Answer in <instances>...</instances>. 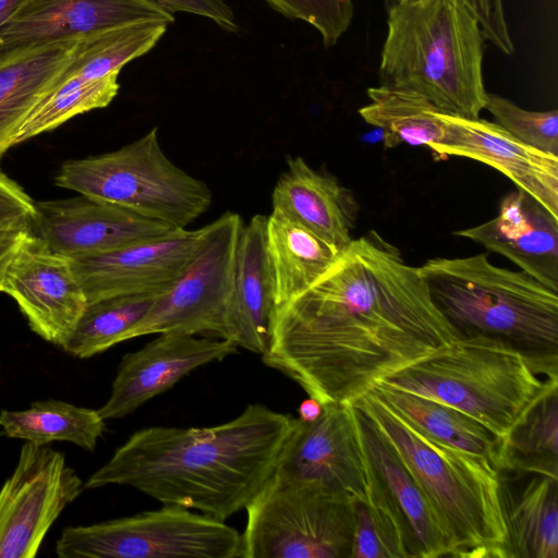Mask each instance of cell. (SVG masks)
<instances>
[{
	"label": "cell",
	"mask_w": 558,
	"mask_h": 558,
	"mask_svg": "<svg viewBox=\"0 0 558 558\" xmlns=\"http://www.w3.org/2000/svg\"><path fill=\"white\" fill-rule=\"evenodd\" d=\"M457 339L420 268L369 232L274 308L262 360L322 405L352 403L376 381Z\"/></svg>",
	"instance_id": "1"
},
{
	"label": "cell",
	"mask_w": 558,
	"mask_h": 558,
	"mask_svg": "<svg viewBox=\"0 0 558 558\" xmlns=\"http://www.w3.org/2000/svg\"><path fill=\"white\" fill-rule=\"evenodd\" d=\"M295 417L248 404L208 427L151 426L133 433L84 483L130 486L166 506L225 521L272 476Z\"/></svg>",
	"instance_id": "2"
},
{
	"label": "cell",
	"mask_w": 558,
	"mask_h": 558,
	"mask_svg": "<svg viewBox=\"0 0 558 558\" xmlns=\"http://www.w3.org/2000/svg\"><path fill=\"white\" fill-rule=\"evenodd\" d=\"M429 295L458 338L502 342L558 371V292L486 254L432 258L418 267Z\"/></svg>",
	"instance_id": "3"
},
{
	"label": "cell",
	"mask_w": 558,
	"mask_h": 558,
	"mask_svg": "<svg viewBox=\"0 0 558 558\" xmlns=\"http://www.w3.org/2000/svg\"><path fill=\"white\" fill-rule=\"evenodd\" d=\"M380 85L416 93L439 111L480 118L484 40L463 0H418L388 11Z\"/></svg>",
	"instance_id": "4"
},
{
	"label": "cell",
	"mask_w": 558,
	"mask_h": 558,
	"mask_svg": "<svg viewBox=\"0 0 558 558\" xmlns=\"http://www.w3.org/2000/svg\"><path fill=\"white\" fill-rule=\"evenodd\" d=\"M376 383L453 407L504 439L539 399L558 388V371L497 340L471 337L458 338Z\"/></svg>",
	"instance_id": "5"
},
{
	"label": "cell",
	"mask_w": 558,
	"mask_h": 558,
	"mask_svg": "<svg viewBox=\"0 0 558 558\" xmlns=\"http://www.w3.org/2000/svg\"><path fill=\"white\" fill-rule=\"evenodd\" d=\"M411 473L445 529L451 557L500 558L506 539L497 470L433 440L367 391L355 401Z\"/></svg>",
	"instance_id": "6"
},
{
	"label": "cell",
	"mask_w": 558,
	"mask_h": 558,
	"mask_svg": "<svg viewBox=\"0 0 558 558\" xmlns=\"http://www.w3.org/2000/svg\"><path fill=\"white\" fill-rule=\"evenodd\" d=\"M54 183L174 229H186L213 201L204 181L167 157L157 128L119 149L63 162Z\"/></svg>",
	"instance_id": "7"
},
{
	"label": "cell",
	"mask_w": 558,
	"mask_h": 558,
	"mask_svg": "<svg viewBox=\"0 0 558 558\" xmlns=\"http://www.w3.org/2000/svg\"><path fill=\"white\" fill-rule=\"evenodd\" d=\"M240 558H351L352 497L276 473L244 509Z\"/></svg>",
	"instance_id": "8"
},
{
	"label": "cell",
	"mask_w": 558,
	"mask_h": 558,
	"mask_svg": "<svg viewBox=\"0 0 558 558\" xmlns=\"http://www.w3.org/2000/svg\"><path fill=\"white\" fill-rule=\"evenodd\" d=\"M241 534L225 521L177 506L65 527L60 558H240Z\"/></svg>",
	"instance_id": "9"
},
{
	"label": "cell",
	"mask_w": 558,
	"mask_h": 558,
	"mask_svg": "<svg viewBox=\"0 0 558 558\" xmlns=\"http://www.w3.org/2000/svg\"><path fill=\"white\" fill-rule=\"evenodd\" d=\"M243 226L239 214L227 211L202 227L190 260L156 298L129 340L162 332L210 333L223 339Z\"/></svg>",
	"instance_id": "10"
},
{
	"label": "cell",
	"mask_w": 558,
	"mask_h": 558,
	"mask_svg": "<svg viewBox=\"0 0 558 558\" xmlns=\"http://www.w3.org/2000/svg\"><path fill=\"white\" fill-rule=\"evenodd\" d=\"M83 489L61 451L26 441L0 489V558H34L53 522Z\"/></svg>",
	"instance_id": "11"
},
{
	"label": "cell",
	"mask_w": 558,
	"mask_h": 558,
	"mask_svg": "<svg viewBox=\"0 0 558 558\" xmlns=\"http://www.w3.org/2000/svg\"><path fill=\"white\" fill-rule=\"evenodd\" d=\"M2 292L14 299L35 333L60 348L87 304L72 259L50 250L32 230L7 266Z\"/></svg>",
	"instance_id": "12"
},
{
	"label": "cell",
	"mask_w": 558,
	"mask_h": 558,
	"mask_svg": "<svg viewBox=\"0 0 558 558\" xmlns=\"http://www.w3.org/2000/svg\"><path fill=\"white\" fill-rule=\"evenodd\" d=\"M274 473L315 481L352 498L364 496L366 470L350 403L325 404L312 422L295 417Z\"/></svg>",
	"instance_id": "13"
},
{
	"label": "cell",
	"mask_w": 558,
	"mask_h": 558,
	"mask_svg": "<svg viewBox=\"0 0 558 558\" xmlns=\"http://www.w3.org/2000/svg\"><path fill=\"white\" fill-rule=\"evenodd\" d=\"M34 203L32 233L70 258L168 234L174 228L84 195Z\"/></svg>",
	"instance_id": "14"
},
{
	"label": "cell",
	"mask_w": 558,
	"mask_h": 558,
	"mask_svg": "<svg viewBox=\"0 0 558 558\" xmlns=\"http://www.w3.org/2000/svg\"><path fill=\"white\" fill-rule=\"evenodd\" d=\"M350 407L367 489L381 498L398 520L411 558L451 557L448 535L411 473L369 415L355 402Z\"/></svg>",
	"instance_id": "15"
},
{
	"label": "cell",
	"mask_w": 558,
	"mask_h": 558,
	"mask_svg": "<svg viewBox=\"0 0 558 558\" xmlns=\"http://www.w3.org/2000/svg\"><path fill=\"white\" fill-rule=\"evenodd\" d=\"M202 234L172 232L111 251L73 257V268L87 302L104 298L162 292L181 274Z\"/></svg>",
	"instance_id": "16"
},
{
	"label": "cell",
	"mask_w": 558,
	"mask_h": 558,
	"mask_svg": "<svg viewBox=\"0 0 558 558\" xmlns=\"http://www.w3.org/2000/svg\"><path fill=\"white\" fill-rule=\"evenodd\" d=\"M227 339L162 332L142 349L125 354L111 393L97 411L106 420L122 418L165 392L192 371L238 352Z\"/></svg>",
	"instance_id": "17"
},
{
	"label": "cell",
	"mask_w": 558,
	"mask_h": 558,
	"mask_svg": "<svg viewBox=\"0 0 558 558\" xmlns=\"http://www.w3.org/2000/svg\"><path fill=\"white\" fill-rule=\"evenodd\" d=\"M145 21L174 17L150 0H25L0 26V54Z\"/></svg>",
	"instance_id": "18"
},
{
	"label": "cell",
	"mask_w": 558,
	"mask_h": 558,
	"mask_svg": "<svg viewBox=\"0 0 558 558\" xmlns=\"http://www.w3.org/2000/svg\"><path fill=\"white\" fill-rule=\"evenodd\" d=\"M442 141L432 148L440 157L459 156L495 168L558 218V156L533 148L497 123L440 112Z\"/></svg>",
	"instance_id": "19"
},
{
	"label": "cell",
	"mask_w": 558,
	"mask_h": 558,
	"mask_svg": "<svg viewBox=\"0 0 558 558\" xmlns=\"http://www.w3.org/2000/svg\"><path fill=\"white\" fill-rule=\"evenodd\" d=\"M454 235L505 256L558 292V218L526 192L507 194L495 218Z\"/></svg>",
	"instance_id": "20"
},
{
	"label": "cell",
	"mask_w": 558,
	"mask_h": 558,
	"mask_svg": "<svg viewBox=\"0 0 558 558\" xmlns=\"http://www.w3.org/2000/svg\"><path fill=\"white\" fill-rule=\"evenodd\" d=\"M506 526L500 558H558V477L498 469Z\"/></svg>",
	"instance_id": "21"
},
{
	"label": "cell",
	"mask_w": 558,
	"mask_h": 558,
	"mask_svg": "<svg viewBox=\"0 0 558 558\" xmlns=\"http://www.w3.org/2000/svg\"><path fill=\"white\" fill-rule=\"evenodd\" d=\"M276 209L343 251L353 240L359 205L352 192L331 174L291 157L271 194Z\"/></svg>",
	"instance_id": "22"
},
{
	"label": "cell",
	"mask_w": 558,
	"mask_h": 558,
	"mask_svg": "<svg viewBox=\"0 0 558 558\" xmlns=\"http://www.w3.org/2000/svg\"><path fill=\"white\" fill-rule=\"evenodd\" d=\"M266 215L243 226L235 258L234 281L223 339L264 355L270 339L275 307L266 248Z\"/></svg>",
	"instance_id": "23"
},
{
	"label": "cell",
	"mask_w": 558,
	"mask_h": 558,
	"mask_svg": "<svg viewBox=\"0 0 558 558\" xmlns=\"http://www.w3.org/2000/svg\"><path fill=\"white\" fill-rule=\"evenodd\" d=\"M80 38L37 44L0 54V163L14 146L23 122L49 95L71 61Z\"/></svg>",
	"instance_id": "24"
},
{
	"label": "cell",
	"mask_w": 558,
	"mask_h": 558,
	"mask_svg": "<svg viewBox=\"0 0 558 558\" xmlns=\"http://www.w3.org/2000/svg\"><path fill=\"white\" fill-rule=\"evenodd\" d=\"M428 438L484 459L498 469L502 438L470 415L440 401L376 383L368 390Z\"/></svg>",
	"instance_id": "25"
},
{
	"label": "cell",
	"mask_w": 558,
	"mask_h": 558,
	"mask_svg": "<svg viewBox=\"0 0 558 558\" xmlns=\"http://www.w3.org/2000/svg\"><path fill=\"white\" fill-rule=\"evenodd\" d=\"M266 248L275 307L308 288L342 252L276 209L267 215Z\"/></svg>",
	"instance_id": "26"
},
{
	"label": "cell",
	"mask_w": 558,
	"mask_h": 558,
	"mask_svg": "<svg viewBox=\"0 0 558 558\" xmlns=\"http://www.w3.org/2000/svg\"><path fill=\"white\" fill-rule=\"evenodd\" d=\"M168 26L169 24L161 21H145L81 37L71 61L57 78L49 95L66 82L85 83L120 72L126 63L153 49Z\"/></svg>",
	"instance_id": "27"
},
{
	"label": "cell",
	"mask_w": 558,
	"mask_h": 558,
	"mask_svg": "<svg viewBox=\"0 0 558 558\" xmlns=\"http://www.w3.org/2000/svg\"><path fill=\"white\" fill-rule=\"evenodd\" d=\"M367 96L369 102L359 113L383 132L386 148L408 144L432 149L445 137L441 111L423 96L385 85L368 88Z\"/></svg>",
	"instance_id": "28"
},
{
	"label": "cell",
	"mask_w": 558,
	"mask_h": 558,
	"mask_svg": "<svg viewBox=\"0 0 558 558\" xmlns=\"http://www.w3.org/2000/svg\"><path fill=\"white\" fill-rule=\"evenodd\" d=\"M2 434L35 445L69 441L94 451L106 424L97 410L60 400L35 401L23 410L0 412Z\"/></svg>",
	"instance_id": "29"
},
{
	"label": "cell",
	"mask_w": 558,
	"mask_h": 558,
	"mask_svg": "<svg viewBox=\"0 0 558 558\" xmlns=\"http://www.w3.org/2000/svg\"><path fill=\"white\" fill-rule=\"evenodd\" d=\"M160 293L123 294L87 302L61 349L75 357L87 359L129 340Z\"/></svg>",
	"instance_id": "30"
},
{
	"label": "cell",
	"mask_w": 558,
	"mask_h": 558,
	"mask_svg": "<svg viewBox=\"0 0 558 558\" xmlns=\"http://www.w3.org/2000/svg\"><path fill=\"white\" fill-rule=\"evenodd\" d=\"M498 469L558 477V388L539 399L504 438Z\"/></svg>",
	"instance_id": "31"
},
{
	"label": "cell",
	"mask_w": 558,
	"mask_h": 558,
	"mask_svg": "<svg viewBox=\"0 0 558 558\" xmlns=\"http://www.w3.org/2000/svg\"><path fill=\"white\" fill-rule=\"evenodd\" d=\"M119 73L85 83L61 84L26 118L14 137V145L54 130L77 114L107 107L119 92Z\"/></svg>",
	"instance_id": "32"
},
{
	"label": "cell",
	"mask_w": 558,
	"mask_h": 558,
	"mask_svg": "<svg viewBox=\"0 0 558 558\" xmlns=\"http://www.w3.org/2000/svg\"><path fill=\"white\" fill-rule=\"evenodd\" d=\"M354 534L351 558H411L401 526L374 492L352 498Z\"/></svg>",
	"instance_id": "33"
},
{
	"label": "cell",
	"mask_w": 558,
	"mask_h": 558,
	"mask_svg": "<svg viewBox=\"0 0 558 558\" xmlns=\"http://www.w3.org/2000/svg\"><path fill=\"white\" fill-rule=\"evenodd\" d=\"M496 123L520 142L558 156V111H530L511 100L487 93L485 108Z\"/></svg>",
	"instance_id": "34"
},
{
	"label": "cell",
	"mask_w": 558,
	"mask_h": 558,
	"mask_svg": "<svg viewBox=\"0 0 558 558\" xmlns=\"http://www.w3.org/2000/svg\"><path fill=\"white\" fill-rule=\"evenodd\" d=\"M286 17L304 21L320 34L325 47L337 44L353 19L352 0H265Z\"/></svg>",
	"instance_id": "35"
},
{
	"label": "cell",
	"mask_w": 558,
	"mask_h": 558,
	"mask_svg": "<svg viewBox=\"0 0 558 558\" xmlns=\"http://www.w3.org/2000/svg\"><path fill=\"white\" fill-rule=\"evenodd\" d=\"M477 20L485 39L502 53L511 54L513 44L508 31L502 0H463Z\"/></svg>",
	"instance_id": "36"
},
{
	"label": "cell",
	"mask_w": 558,
	"mask_h": 558,
	"mask_svg": "<svg viewBox=\"0 0 558 558\" xmlns=\"http://www.w3.org/2000/svg\"><path fill=\"white\" fill-rule=\"evenodd\" d=\"M170 13L186 12L215 22L228 32L239 29L232 9L223 0H150Z\"/></svg>",
	"instance_id": "37"
},
{
	"label": "cell",
	"mask_w": 558,
	"mask_h": 558,
	"mask_svg": "<svg viewBox=\"0 0 558 558\" xmlns=\"http://www.w3.org/2000/svg\"><path fill=\"white\" fill-rule=\"evenodd\" d=\"M34 201L12 179L0 171V221L34 214Z\"/></svg>",
	"instance_id": "38"
},
{
	"label": "cell",
	"mask_w": 558,
	"mask_h": 558,
	"mask_svg": "<svg viewBox=\"0 0 558 558\" xmlns=\"http://www.w3.org/2000/svg\"><path fill=\"white\" fill-rule=\"evenodd\" d=\"M31 217L21 216L0 221V292L7 266L23 239L31 232Z\"/></svg>",
	"instance_id": "39"
},
{
	"label": "cell",
	"mask_w": 558,
	"mask_h": 558,
	"mask_svg": "<svg viewBox=\"0 0 558 558\" xmlns=\"http://www.w3.org/2000/svg\"><path fill=\"white\" fill-rule=\"evenodd\" d=\"M323 412V405L316 399L308 397L299 407V417L303 422L316 420Z\"/></svg>",
	"instance_id": "40"
},
{
	"label": "cell",
	"mask_w": 558,
	"mask_h": 558,
	"mask_svg": "<svg viewBox=\"0 0 558 558\" xmlns=\"http://www.w3.org/2000/svg\"><path fill=\"white\" fill-rule=\"evenodd\" d=\"M25 0H0V26L20 8Z\"/></svg>",
	"instance_id": "41"
},
{
	"label": "cell",
	"mask_w": 558,
	"mask_h": 558,
	"mask_svg": "<svg viewBox=\"0 0 558 558\" xmlns=\"http://www.w3.org/2000/svg\"><path fill=\"white\" fill-rule=\"evenodd\" d=\"M384 2V5H385V9L387 10V12L400 4H404V3H411V2H415V1H418V0H381Z\"/></svg>",
	"instance_id": "42"
}]
</instances>
